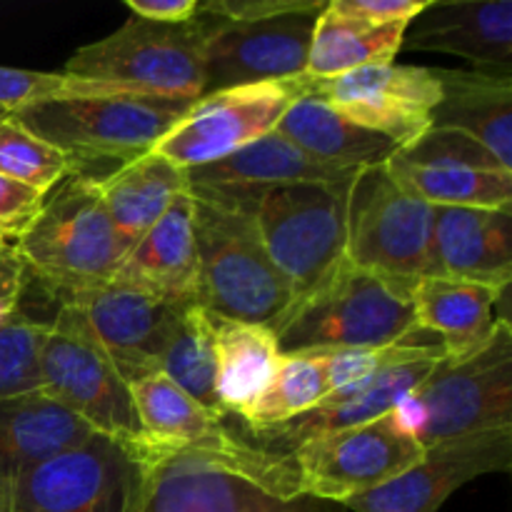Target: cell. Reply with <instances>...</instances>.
Listing matches in <instances>:
<instances>
[{
	"mask_svg": "<svg viewBox=\"0 0 512 512\" xmlns=\"http://www.w3.org/2000/svg\"><path fill=\"white\" fill-rule=\"evenodd\" d=\"M133 512H348L303 493L288 453L233 448L145 450Z\"/></svg>",
	"mask_w": 512,
	"mask_h": 512,
	"instance_id": "cell-1",
	"label": "cell"
},
{
	"mask_svg": "<svg viewBox=\"0 0 512 512\" xmlns=\"http://www.w3.org/2000/svg\"><path fill=\"white\" fill-rule=\"evenodd\" d=\"M190 105L193 100L188 98L125 95L28 105L10 118L53 145L68 160L70 175L100 183L115 170L153 153Z\"/></svg>",
	"mask_w": 512,
	"mask_h": 512,
	"instance_id": "cell-2",
	"label": "cell"
},
{
	"mask_svg": "<svg viewBox=\"0 0 512 512\" xmlns=\"http://www.w3.org/2000/svg\"><path fill=\"white\" fill-rule=\"evenodd\" d=\"M280 355L383 348L418 333L408 290L350 265L293 300L270 328Z\"/></svg>",
	"mask_w": 512,
	"mask_h": 512,
	"instance_id": "cell-3",
	"label": "cell"
},
{
	"mask_svg": "<svg viewBox=\"0 0 512 512\" xmlns=\"http://www.w3.org/2000/svg\"><path fill=\"white\" fill-rule=\"evenodd\" d=\"M15 250L25 270L63 298L110 283L128 253L98 183L70 173L45 195Z\"/></svg>",
	"mask_w": 512,
	"mask_h": 512,
	"instance_id": "cell-4",
	"label": "cell"
},
{
	"mask_svg": "<svg viewBox=\"0 0 512 512\" xmlns=\"http://www.w3.org/2000/svg\"><path fill=\"white\" fill-rule=\"evenodd\" d=\"M193 200L198 305L218 320L273 328L293 303V290L270 260L253 215L195 195Z\"/></svg>",
	"mask_w": 512,
	"mask_h": 512,
	"instance_id": "cell-5",
	"label": "cell"
},
{
	"mask_svg": "<svg viewBox=\"0 0 512 512\" xmlns=\"http://www.w3.org/2000/svg\"><path fill=\"white\" fill-rule=\"evenodd\" d=\"M435 208L410 195L388 163L355 173L345 210V260L403 290L433 275Z\"/></svg>",
	"mask_w": 512,
	"mask_h": 512,
	"instance_id": "cell-6",
	"label": "cell"
},
{
	"mask_svg": "<svg viewBox=\"0 0 512 512\" xmlns=\"http://www.w3.org/2000/svg\"><path fill=\"white\" fill-rule=\"evenodd\" d=\"M40 390L135 455L148 448L130 385L120 378L85 315L70 303H60L40 345Z\"/></svg>",
	"mask_w": 512,
	"mask_h": 512,
	"instance_id": "cell-7",
	"label": "cell"
},
{
	"mask_svg": "<svg viewBox=\"0 0 512 512\" xmlns=\"http://www.w3.org/2000/svg\"><path fill=\"white\" fill-rule=\"evenodd\" d=\"M350 183L275 185L255 198L250 215L293 300L310 293L345 260Z\"/></svg>",
	"mask_w": 512,
	"mask_h": 512,
	"instance_id": "cell-8",
	"label": "cell"
},
{
	"mask_svg": "<svg viewBox=\"0 0 512 512\" xmlns=\"http://www.w3.org/2000/svg\"><path fill=\"white\" fill-rule=\"evenodd\" d=\"M415 400L423 405L420 445L512 428V325L498 315L493 333L463 355H445Z\"/></svg>",
	"mask_w": 512,
	"mask_h": 512,
	"instance_id": "cell-9",
	"label": "cell"
},
{
	"mask_svg": "<svg viewBox=\"0 0 512 512\" xmlns=\"http://www.w3.org/2000/svg\"><path fill=\"white\" fill-rule=\"evenodd\" d=\"M203 63L205 35L198 15L180 25L130 18L103 40L75 50L63 73L138 85L168 98L195 100L203 95Z\"/></svg>",
	"mask_w": 512,
	"mask_h": 512,
	"instance_id": "cell-10",
	"label": "cell"
},
{
	"mask_svg": "<svg viewBox=\"0 0 512 512\" xmlns=\"http://www.w3.org/2000/svg\"><path fill=\"white\" fill-rule=\"evenodd\" d=\"M140 478L138 455L95 433L78 448L25 470L0 512H133Z\"/></svg>",
	"mask_w": 512,
	"mask_h": 512,
	"instance_id": "cell-11",
	"label": "cell"
},
{
	"mask_svg": "<svg viewBox=\"0 0 512 512\" xmlns=\"http://www.w3.org/2000/svg\"><path fill=\"white\" fill-rule=\"evenodd\" d=\"M305 93L303 75L235 85L193 100L153 153L183 170L203 168L273 133L285 110Z\"/></svg>",
	"mask_w": 512,
	"mask_h": 512,
	"instance_id": "cell-12",
	"label": "cell"
},
{
	"mask_svg": "<svg viewBox=\"0 0 512 512\" xmlns=\"http://www.w3.org/2000/svg\"><path fill=\"white\" fill-rule=\"evenodd\" d=\"M423 453V445L400 433L388 413L358 428L305 440L288 455L303 493L345 505L403 475Z\"/></svg>",
	"mask_w": 512,
	"mask_h": 512,
	"instance_id": "cell-13",
	"label": "cell"
},
{
	"mask_svg": "<svg viewBox=\"0 0 512 512\" xmlns=\"http://www.w3.org/2000/svg\"><path fill=\"white\" fill-rule=\"evenodd\" d=\"M305 93H315L350 123L393 140L400 150L433 128V113L443 98L435 68L418 65H368L335 78L303 73Z\"/></svg>",
	"mask_w": 512,
	"mask_h": 512,
	"instance_id": "cell-14",
	"label": "cell"
},
{
	"mask_svg": "<svg viewBox=\"0 0 512 512\" xmlns=\"http://www.w3.org/2000/svg\"><path fill=\"white\" fill-rule=\"evenodd\" d=\"M328 0L303 13L270 20H223L203 13L198 20L205 35L203 95L235 85L288 80L305 73L315 23Z\"/></svg>",
	"mask_w": 512,
	"mask_h": 512,
	"instance_id": "cell-15",
	"label": "cell"
},
{
	"mask_svg": "<svg viewBox=\"0 0 512 512\" xmlns=\"http://www.w3.org/2000/svg\"><path fill=\"white\" fill-rule=\"evenodd\" d=\"M512 428L428 445L418 465L383 488L345 503L348 512H438L445 500L470 480L510 473Z\"/></svg>",
	"mask_w": 512,
	"mask_h": 512,
	"instance_id": "cell-16",
	"label": "cell"
},
{
	"mask_svg": "<svg viewBox=\"0 0 512 512\" xmlns=\"http://www.w3.org/2000/svg\"><path fill=\"white\" fill-rule=\"evenodd\" d=\"M63 303L75 305L85 315L98 343L128 385L160 373L170 335L188 308L165 303L115 280L70 295Z\"/></svg>",
	"mask_w": 512,
	"mask_h": 512,
	"instance_id": "cell-17",
	"label": "cell"
},
{
	"mask_svg": "<svg viewBox=\"0 0 512 512\" xmlns=\"http://www.w3.org/2000/svg\"><path fill=\"white\" fill-rule=\"evenodd\" d=\"M355 173L358 170L320 163L273 130L218 163L188 170V183L195 198L253 213L255 198L265 188L290 183H350Z\"/></svg>",
	"mask_w": 512,
	"mask_h": 512,
	"instance_id": "cell-18",
	"label": "cell"
},
{
	"mask_svg": "<svg viewBox=\"0 0 512 512\" xmlns=\"http://www.w3.org/2000/svg\"><path fill=\"white\" fill-rule=\"evenodd\" d=\"M443 360V358H440ZM438 358L410 360L400 363L375 378L363 383L348 385V388L333 390L318 408L278 425V428L263 430L255 438L258 448L270 453H290L300 443L310 438H318L325 433H338V430L358 428V425L373 423V420L388 415L405 395L418 390L428 380V375L438 368Z\"/></svg>",
	"mask_w": 512,
	"mask_h": 512,
	"instance_id": "cell-19",
	"label": "cell"
},
{
	"mask_svg": "<svg viewBox=\"0 0 512 512\" xmlns=\"http://www.w3.org/2000/svg\"><path fill=\"white\" fill-rule=\"evenodd\" d=\"M403 48L458 55L478 70L512 73V0H438L403 35Z\"/></svg>",
	"mask_w": 512,
	"mask_h": 512,
	"instance_id": "cell-20",
	"label": "cell"
},
{
	"mask_svg": "<svg viewBox=\"0 0 512 512\" xmlns=\"http://www.w3.org/2000/svg\"><path fill=\"white\" fill-rule=\"evenodd\" d=\"M433 275L508 290L512 210L435 208Z\"/></svg>",
	"mask_w": 512,
	"mask_h": 512,
	"instance_id": "cell-21",
	"label": "cell"
},
{
	"mask_svg": "<svg viewBox=\"0 0 512 512\" xmlns=\"http://www.w3.org/2000/svg\"><path fill=\"white\" fill-rule=\"evenodd\" d=\"M193 195L183 193L163 218L125 253L115 283L175 305L198 303V248L193 230Z\"/></svg>",
	"mask_w": 512,
	"mask_h": 512,
	"instance_id": "cell-22",
	"label": "cell"
},
{
	"mask_svg": "<svg viewBox=\"0 0 512 512\" xmlns=\"http://www.w3.org/2000/svg\"><path fill=\"white\" fill-rule=\"evenodd\" d=\"M93 435L85 420L43 390L0 400V503L25 470Z\"/></svg>",
	"mask_w": 512,
	"mask_h": 512,
	"instance_id": "cell-23",
	"label": "cell"
},
{
	"mask_svg": "<svg viewBox=\"0 0 512 512\" xmlns=\"http://www.w3.org/2000/svg\"><path fill=\"white\" fill-rule=\"evenodd\" d=\"M443 88L433 128H450L483 143L512 170V73L503 70H440Z\"/></svg>",
	"mask_w": 512,
	"mask_h": 512,
	"instance_id": "cell-24",
	"label": "cell"
},
{
	"mask_svg": "<svg viewBox=\"0 0 512 512\" xmlns=\"http://www.w3.org/2000/svg\"><path fill=\"white\" fill-rule=\"evenodd\" d=\"M275 133L320 163L348 170L383 165L400 150L393 140L350 123L315 93L300 95L275 125Z\"/></svg>",
	"mask_w": 512,
	"mask_h": 512,
	"instance_id": "cell-25",
	"label": "cell"
},
{
	"mask_svg": "<svg viewBox=\"0 0 512 512\" xmlns=\"http://www.w3.org/2000/svg\"><path fill=\"white\" fill-rule=\"evenodd\" d=\"M510 290V288H508ZM505 290L458 278H420L410 290L418 330L438 335L448 355L478 348L498 320L495 305Z\"/></svg>",
	"mask_w": 512,
	"mask_h": 512,
	"instance_id": "cell-26",
	"label": "cell"
},
{
	"mask_svg": "<svg viewBox=\"0 0 512 512\" xmlns=\"http://www.w3.org/2000/svg\"><path fill=\"white\" fill-rule=\"evenodd\" d=\"M130 395L148 440L145 450L233 448L240 440L225 428L223 418L203 408L165 375L155 373L130 383Z\"/></svg>",
	"mask_w": 512,
	"mask_h": 512,
	"instance_id": "cell-27",
	"label": "cell"
},
{
	"mask_svg": "<svg viewBox=\"0 0 512 512\" xmlns=\"http://www.w3.org/2000/svg\"><path fill=\"white\" fill-rule=\"evenodd\" d=\"M113 228L125 248H133L175 198L188 193V170L178 168L163 155L148 153L98 183Z\"/></svg>",
	"mask_w": 512,
	"mask_h": 512,
	"instance_id": "cell-28",
	"label": "cell"
},
{
	"mask_svg": "<svg viewBox=\"0 0 512 512\" xmlns=\"http://www.w3.org/2000/svg\"><path fill=\"white\" fill-rule=\"evenodd\" d=\"M213 320L220 408L238 418L273 380L280 363L278 340L268 325Z\"/></svg>",
	"mask_w": 512,
	"mask_h": 512,
	"instance_id": "cell-29",
	"label": "cell"
},
{
	"mask_svg": "<svg viewBox=\"0 0 512 512\" xmlns=\"http://www.w3.org/2000/svg\"><path fill=\"white\" fill-rule=\"evenodd\" d=\"M388 170L410 195L433 208L512 210L510 170H483L468 165H425L395 153Z\"/></svg>",
	"mask_w": 512,
	"mask_h": 512,
	"instance_id": "cell-30",
	"label": "cell"
},
{
	"mask_svg": "<svg viewBox=\"0 0 512 512\" xmlns=\"http://www.w3.org/2000/svg\"><path fill=\"white\" fill-rule=\"evenodd\" d=\"M408 25L373 28L360 20L348 18L333 5H325L315 23L305 75L310 78H335L368 65L393 63L403 48Z\"/></svg>",
	"mask_w": 512,
	"mask_h": 512,
	"instance_id": "cell-31",
	"label": "cell"
},
{
	"mask_svg": "<svg viewBox=\"0 0 512 512\" xmlns=\"http://www.w3.org/2000/svg\"><path fill=\"white\" fill-rule=\"evenodd\" d=\"M160 375L173 380L210 413L225 418L218 400L215 320L203 305L193 303L183 310L160 360Z\"/></svg>",
	"mask_w": 512,
	"mask_h": 512,
	"instance_id": "cell-32",
	"label": "cell"
},
{
	"mask_svg": "<svg viewBox=\"0 0 512 512\" xmlns=\"http://www.w3.org/2000/svg\"><path fill=\"white\" fill-rule=\"evenodd\" d=\"M325 398H328V380H325L323 355H280L268 388L238 418L250 435H258L318 408Z\"/></svg>",
	"mask_w": 512,
	"mask_h": 512,
	"instance_id": "cell-33",
	"label": "cell"
},
{
	"mask_svg": "<svg viewBox=\"0 0 512 512\" xmlns=\"http://www.w3.org/2000/svg\"><path fill=\"white\" fill-rule=\"evenodd\" d=\"M125 95H155L128 83L80 78L70 73H40V70L3 68L0 65V120L20 108L40 103H63L85 98H125ZM168 98V95H165Z\"/></svg>",
	"mask_w": 512,
	"mask_h": 512,
	"instance_id": "cell-34",
	"label": "cell"
},
{
	"mask_svg": "<svg viewBox=\"0 0 512 512\" xmlns=\"http://www.w3.org/2000/svg\"><path fill=\"white\" fill-rule=\"evenodd\" d=\"M0 175L50 193L68 175V160L25 130L18 120H0Z\"/></svg>",
	"mask_w": 512,
	"mask_h": 512,
	"instance_id": "cell-35",
	"label": "cell"
},
{
	"mask_svg": "<svg viewBox=\"0 0 512 512\" xmlns=\"http://www.w3.org/2000/svg\"><path fill=\"white\" fill-rule=\"evenodd\" d=\"M48 323L28 315H0V400L40 390V345Z\"/></svg>",
	"mask_w": 512,
	"mask_h": 512,
	"instance_id": "cell-36",
	"label": "cell"
},
{
	"mask_svg": "<svg viewBox=\"0 0 512 512\" xmlns=\"http://www.w3.org/2000/svg\"><path fill=\"white\" fill-rule=\"evenodd\" d=\"M398 153L413 163L425 165H468V168L483 170H508L483 143L450 128H430L413 145L398 150Z\"/></svg>",
	"mask_w": 512,
	"mask_h": 512,
	"instance_id": "cell-37",
	"label": "cell"
},
{
	"mask_svg": "<svg viewBox=\"0 0 512 512\" xmlns=\"http://www.w3.org/2000/svg\"><path fill=\"white\" fill-rule=\"evenodd\" d=\"M45 195L48 193H40L38 188L0 175V230L8 238L18 240L40 213Z\"/></svg>",
	"mask_w": 512,
	"mask_h": 512,
	"instance_id": "cell-38",
	"label": "cell"
},
{
	"mask_svg": "<svg viewBox=\"0 0 512 512\" xmlns=\"http://www.w3.org/2000/svg\"><path fill=\"white\" fill-rule=\"evenodd\" d=\"M433 0H330L335 10L373 28L408 25L418 18Z\"/></svg>",
	"mask_w": 512,
	"mask_h": 512,
	"instance_id": "cell-39",
	"label": "cell"
},
{
	"mask_svg": "<svg viewBox=\"0 0 512 512\" xmlns=\"http://www.w3.org/2000/svg\"><path fill=\"white\" fill-rule=\"evenodd\" d=\"M318 3H323V0H208V3H200V10L215 15V18L250 23V20H270L280 18V15L303 13Z\"/></svg>",
	"mask_w": 512,
	"mask_h": 512,
	"instance_id": "cell-40",
	"label": "cell"
},
{
	"mask_svg": "<svg viewBox=\"0 0 512 512\" xmlns=\"http://www.w3.org/2000/svg\"><path fill=\"white\" fill-rule=\"evenodd\" d=\"M133 18L160 25L188 23L198 15V0H125Z\"/></svg>",
	"mask_w": 512,
	"mask_h": 512,
	"instance_id": "cell-41",
	"label": "cell"
},
{
	"mask_svg": "<svg viewBox=\"0 0 512 512\" xmlns=\"http://www.w3.org/2000/svg\"><path fill=\"white\" fill-rule=\"evenodd\" d=\"M25 270L15 245L0 248V315L18 310V300L25 288Z\"/></svg>",
	"mask_w": 512,
	"mask_h": 512,
	"instance_id": "cell-42",
	"label": "cell"
},
{
	"mask_svg": "<svg viewBox=\"0 0 512 512\" xmlns=\"http://www.w3.org/2000/svg\"><path fill=\"white\" fill-rule=\"evenodd\" d=\"M8 240H10V238H8V235H5V233H3V230H0V248H3V245H8Z\"/></svg>",
	"mask_w": 512,
	"mask_h": 512,
	"instance_id": "cell-43",
	"label": "cell"
}]
</instances>
